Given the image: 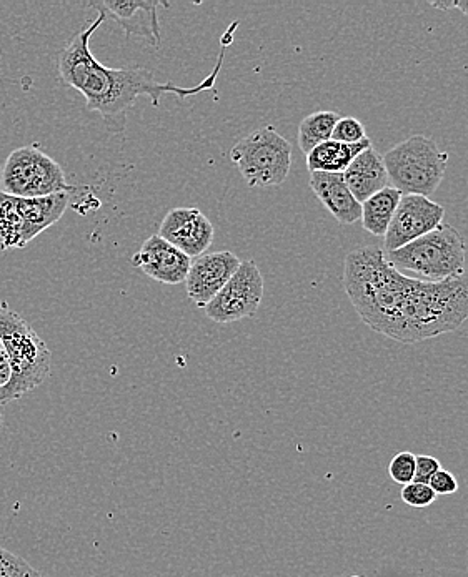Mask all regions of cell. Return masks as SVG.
<instances>
[{"instance_id": "obj_1", "label": "cell", "mask_w": 468, "mask_h": 577, "mask_svg": "<svg viewBox=\"0 0 468 577\" xmlns=\"http://www.w3.org/2000/svg\"><path fill=\"white\" fill-rule=\"evenodd\" d=\"M344 285L365 325L405 345L452 333L468 320V278L430 283L405 277L375 245L347 255Z\"/></svg>"}, {"instance_id": "obj_2", "label": "cell", "mask_w": 468, "mask_h": 577, "mask_svg": "<svg viewBox=\"0 0 468 577\" xmlns=\"http://www.w3.org/2000/svg\"><path fill=\"white\" fill-rule=\"evenodd\" d=\"M105 20H107L105 15L99 14L92 24L80 30L79 34L74 35L69 44L60 50L59 75L65 85L84 95L87 109L97 112L102 117L105 129L109 130L110 134L117 135L124 132L129 110L142 95L150 97L152 105L159 107L160 100L165 94H174L184 100L205 90L214 89L215 79L224 62L225 44L214 72L205 77L199 85L179 87L172 82L162 84L157 82L154 74L144 67L115 69L105 67L95 59L94 54L90 52V37Z\"/></svg>"}, {"instance_id": "obj_3", "label": "cell", "mask_w": 468, "mask_h": 577, "mask_svg": "<svg viewBox=\"0 0 468 577\" xmlns=\"http://www.w3.org/2000/svg\"><path fill=\"white\" fill-rule=\"evenodd\" d=\"M0 343L9 356L10 381L0 390V406L19 400L50 376L49 346L35 333L29 321L9 305L0 303Z\"/></svg>"}, {"instance_id": "obj_4", "label": "cell", "mask_w": 468, "mask_h": 577, "mask_svg": "<svg viewBox=\"0 0 468 577\" xmlns=\"http://www.w3.org/2000/svg\"><path fill=\"white\" fill-rule=\"evenodd\" d=\"M385 258L405 277L412 275L422 282L439 283L464 277L467 243L457 228L442 223L434 232L385 253Z\"/></svg>"}, {"instance_id": "obj_5", "label": "cell", "mask_w": 468, "mask_h": 577, "mask_svg": "<svg viewBox=\"0 0 468 577\" xmlns=\"http://www.w3.org/2000/svg\"><path fill=\"white\" fill-rule=\"evenodd\" d=\"M389 180L402 195L430 198L444 180L449 153L427 135H412L382 155Z\"/></svg>"}, {"instance_id": "obj_6", "label": "cell", "mask_w": 468, "mask_h": 577, "mask_svg": "<svg viewBox=\"0 0 468 577\" xmlns=\"http://www.w3.org/2000/svg\"><path fill=\"white\" fill-rule=\"evenodd\" d=\"M230 160L249 187H277L289 177L292 145L267 125L239 140L230 150Z\"/></svg>"}, {"instance_id": "obj_7", "label": "cell", "mask_w": 468, "mask_h": 577, "mask_svg": "<svg viewBox=\"0 0 468 577\" xmlns=\"http://www.w3.org/2000/svg\"><path fill=\"white\" fill-rule=\"evenodd\" d=\"M64 170L37 145L15 148L0 170V192L15 198H42L72 193Z\"/></svg>"}, {"instance_id": "obj_8", "label": "cell", "mask_w": 468, "mask_h": 577, "mask_svg": "<svg viewBox=\"0 0 468 577\" xmlns=\"http://www.w3.org/2000/svg\"><path fill=\"white\" fill-rule=\"evenodd\" d=\"M264 296V277L254 260L240 262L237 272L205 306V315L215 323H234L252 318Z\"/></svg>"}, {"instance_id": "obj_9", "label": "cell", "mask_w": 468, "mask_h": 577, "mask_svg": "<svg viewBox=\"0 0 468 577\" xmlns=\"http://www.w3.org/2000/svg\"><path fill=\"white\" fill-rule=\"evenodd\" d=\"M444 218L445 208L440 203L420 195H404L385 233L382 250L389 253L409 245L417 238L434 232L444 223Z\"/></svg>"}, {"instance_id": "obj_10", "label": "cell", "mask_w": 468, "mask_h": 577, "mask_svg": "<svg viewBox=\"0 0 468 577\" xmlns=\"http://www.w3.org/2000/svg\"><path fill=\"white\" fill-rule=\"evenodd\" d=\"M214 225L199 208H172L160 223L159 237L189 258L204 255L214 242Z\"/></svg>"}, {"instance_id": "obj_11", "label": "cell", "mask_w": 468, "mask_h": 577, "mask_svg": "<svg viewBox=\"0 0 468 577\" xmlns=\"http://www.w3.org/2000/svg\"><path fill=\"white\" fill-rule=\"evenodd\" d=\"M239 267L240 260L232 252L204 253L192 258L189 275L185 278L190 301L197 308H205Z\"/></svg>"}, {"instance_id": "obj_12", "label": "cell", "mask_w": 468, "mask_h": 577, "mask_svg": "<svg viewBox=\"0 0 468 577\" xmlns=\"http://www.w3.org/2000/svg\"><path fill=\"white\" fill-rule=\"evenodd\" d=\"M90 9L99 10L105 19H112L125 30L127 35L142 37L152 47H159L160 22L157 9H169L167 2L147 0V2H119V0H99L90 2Z\"/></svg>"}, {"instance_id": "obj_13", "label": "cell", "mask_w": 468, "mask_h": 577, "mask_svg": "<svg viewBox=\"0 0 468 577\" xmlns=\"http://www.w3.org/2000/svg\"><path fill=\"white\" fill-rule=\"evenodd\" d=\"M190 263L192 258L187 257L179 248L170 245L159 235L147 238L139 252L132 257V265L135 268H140L147 277L165 285L185 283Z\"/></svg>"}, {"instance_id": "obj_14", "label": "cell", "mask_w": 468, "mask_h": 577, "mask_svg": "<svg viewBox=\"0 0 468 577\" xmlns=\"http://www.w3.org/2000/svg\"><path fill=\"white\" fill-rule=\"evenodd\" d=\"M310 188L315 197L329 208L337 222L342 225H354L362 218V203L357 202L350 192L342 173H310Z\"/></svg>"}, {"instance_id": "obj_15", "label": "cell", "mask_w": 468, "mask_h": 577, "mask_svg": "<svg viewBox=\"0 0 468 577\" xmlns=\"http://www.w3.org/2000/svg\"><path fill=\"white\" fill-rule=\"evenodd\" d=\"M342 175L350 192L360 203L389 187L390 183L384 157L374 147L359 153Z\"/></svg>"}, {"instance_id": "obj_16", "label": "cell", "mask_w": 468, "mask_h": 577, "mask_svg": "<svg viewBox=\"0 0 468 577\" xmlns=\"http://www.w3.org/2000/svg\"><path fill=\"white\" fill-rule=\"evenodd\" d=\"M70 193H55L42 198H17L25 243L29 245L40 233L64 217L69 208Z\"/></svg>"}, {"instance_id": "obj_17", "label": "cell", "mask_w": 468, "mask_h": 577, "mask_svg": "<svg viewBox=\"0 0 468 577\" xmlns=\"http://www.w3.org/2000/svg\"><path fill=\"white\" fill-rule=\"evenodd\" d=\"M369 147H372L369 139L354 145L327 140L307 155V168L310 173H344L350 163L354 162V158Z\"/></svg>"}, {"instance_id": "obj_18", "label": "cell", "mask_w": 468, "mask_h": 577, "mask_svg": "<svg viewBox=\"0 0 468 577\" xmlns=\"http://www.w3.org/2000/svg\"><path fill=\"white\" fill-rule=\"evenodd\" d=\"M402 197L404 195L397 188L387 187L367 198L362 203V218H360L365 230L375 237H385Z\"/></svg>"}, {"instance_id": "obj_19", "label": "cell", "mask_w": 468, "mask_h": 577, "mask_svg": "<svg viewBox=\"0 0 468 577\" xmlns=\"http://www.w3.org/2000/svg\"><path fill=\"white\" fill-rule=\"evenodd\" d=\"M340 115L332 110H319L314 114L307 115L299 127V147L305 157L309 155L314 148L324 144L327 140L332 139V132Z\"/></svg>"}, {"instance_id": "obj_20", "label": "cell", "mask_w": 468, "mask_h": 577, "mask_svg": "<svg viewBox=\"0 0 468 577\" xmlns=\"http://www.w3.org/2000/svg\"><path fill=\"white\" fill-rule=\"evenodd\" d=\"M24 228L17 198L0 192V252L25 248Z\"/></svg>"}, {"instance_id": "obj_21", "label": "cell", "mask_w": 468, "mask_h": 577, "mask_svg": "<svg viewBox=\"0 0 468 577\" xmlns=\"http://www.w3.org/2000/svg\"><path fill=\"white\" fill-rule=\"evenodd\" d=\"M365 139L369 137L365 132L364 124L355 117H340L332 132V140L340 144L354 145Z\"/></svg>"}, {"instance_id": "obj_22", "label": "cell", "mask_w": 468, "mask_h": 577, "mask_svg": "<svg viewBox=\"0 0 468 577\" xmlns=\"http://www.w3.org/2000/svg\"><path fill=\"white\" fill-rule=\"evenodd\" d=\"M0 577H44L39 571H35L24 559L17 558L15 554L0 546Z\"/></svg>"}, {"instance_id": "obj_23", "label": "cell", "mask_w": 468, "mask_h": 577, "mask_svg": "<svg viewBox=\"0 0 468 577\" xmlns=\"http://www.w3.org/2000/svg\"><path fill=\"white\" fill-rule=\"evenodd\" d=\"M390 478L394 479L395 483L400 486H407V484L414 481L415 476V454L410 451H402L397 454L389 466Z\"/></svg>"}, {"instance_id": "obj_24", "label": "cell", "mask_w": 468, "mask_h": 577, "mask_svg": "<svg viewBox=\"0 0 468 577\" xmlns=\"http://www.w3.org/2000/svg\"><path fill=\"white\" fill-rule=\"evenodd\" d=\"M402 501L409 504L412 508H427L430 504L435 503L437 494L432 491L429 484L410 483L402 489Z\"/></svg>"}, {"instance_id": "obj_25", "label": "cell", "mask_w": 468, "mask_h": 577, "mask_svg": "<svg viewBox=\"0 0 468 577\" xmlns=\"http://www.w3.org/2000/svg\"><path fill=\"white\" fill-rule=\"evenodd\" d=\"M440 461L434 456H425L419 454L415 456V476L412 483L429 484L430 479L434 478V474L440 471Z\"/></svg>"}, {"instance_id": "obj_26", "label": "cell", "mask_w": 468, "mask_h": 577, "mask_svg": "<svg viewBox=\"0 0 468 577\" xmlns=\"http://www.w3.org/2000/svg\"><path fill=\"white\" fill-rule=\"evenodd\" d=\"M430 488L437 496H447V494H454L459 491V483L454 474L447 471V469H440L434 474V478L430 479Z\"/></svg>"}, {"instance_id": "obj_27", "label": "cell", "mask_w": 468, "mask_h": 577, "mask_svg": "<svg viewBox=\"0 0 468 577\" xmlns=\"http://www.w3.org/2000/svg\"><path fill=\"white\" fill-rule=\"evenodd\" d=\"M10 363L9 356L5 353L4 346L0 343V390L10 381Z\"/></svg>"}, {"instance_id": "obj_28", "label": "cell", "mask_w": 468, "mask_h": 577, "mask_svg": "<svg viewBox=\"0 0 468 577\" xmlns=\"http://www.w3.org/2000/svg\"><path fill=\"white\" fill-rule=\"evenodd\" d=\"M430 5L440 10L459 9L462 14L468 17V0L465 2H430Z\"/></svg>"}, {"instance_id": "obj_29", "label": "cell", "mask_w": 468, "mask_h": 577, "mask_svg": "<svg viewBox=\"0 0 468 577\" xmlns=\"http://www.w3.org/2000/svg\"><path fill=\"white\" fill-rule=\"evenodd\" d=\"M0 426H2V413H0Z\"/></svg>"}, {"instance_id": "obj_30", "label": "cell", "mask_w": 468, "mask_h": 577, "mask_svg": "<svg viewBox=\"0 0 468 577\" xmlns=\"http://www.w3.org/2000/svg\"><path fill=\"white\" fill-rule=\"evenodd\" d=\"M352 577H362V576H352Z\"/></svg>"}]
</instances>
